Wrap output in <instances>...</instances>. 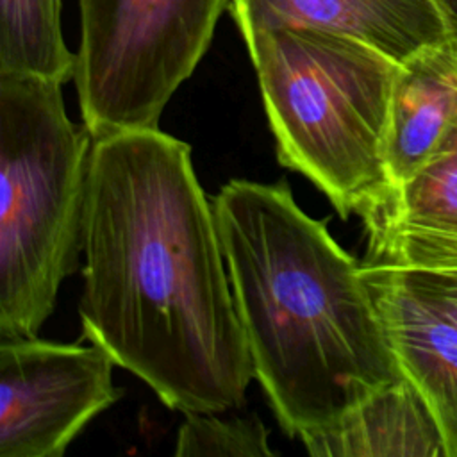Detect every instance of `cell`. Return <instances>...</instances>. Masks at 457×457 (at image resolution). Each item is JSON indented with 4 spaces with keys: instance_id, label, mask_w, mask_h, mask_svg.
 I'll list each match as a JSON object with an SVG mask.
<instances>
[{
    "instance_id": "1",
    "label": "cell",
    "mask_w": 457,
    "mask_h": 457,
    "mask_svg": "<svg viewBox=\"0 0 457 457\" xmlns=\"http://www.w3.org/2000/svg\"><path fill=\"white\" fill-rule=\"evenodd\" d=\"M82 337L187 412L245 403L253 364L191 146L159 129L93 139Z\"/></svg>"
},
{
    "instance_id": "2",
    "label": "cell",
    "mask_w": 457,
    "mask_h": 457,
    "mask_svg": "<svg viewBox=\"0 0 457 457\" xmlns=\"http://www.w3.org/2000/svg\"><path fill=\"white\" fill-rule=\"evenodd\" d=\"M211 202L253 377L287 436L330 428L403 377L362 264L286 180L232 179Z\"/></svg>"
},
{
    "instance_id": "3",
    "label": "cell",
    "mask_w": 457,
    "mask_h": 457,
    "mask_svg": "<svg viewBox=\"0 0 457 457\" xmlns=\"http://www.w3.org/2000/svg\"><path fill=\"white\" fill-rule=\"evenodd\" d=\"M246 43L277 159L362 220L391 196L384 141L398 62L311 27L261 29Z\"/></svg>"
},
{
    "instance_id": "4",
    "label": "cell",
    "mask_w": 457,
    "mask_h": 457,
    "mask_svg": "<svg viewBox=\"0 0 457 457\" xmlns=\"http://www.w3.org/2000/svg\"><path fill=\"white\" fill-rule=\"evenodd\" d=\"M61 87L0 73V339L37 336L82 252L93 136Z\"/></svg>"
},
{
    "instance_id": "5",
    "label": "cell",
    "mask_w": 457,
    "mask_h": 457,
    "mask_svg": "<svg viewBox=\"0 0 457 457\" xmlns=\"http://www.w3.org/2000/svg\"><path fill=\"white\" fill-rule=\"evenodd\" d=\"M228 0H79L75 86L93 139L159 129L205 55Z\"/></svg>"
},
{
    "instance_id": "6",
    "label": "cell",
    "mask_w": 457,
    "mask_h": 457,
    "mask_svg": "<svg viewBox=\"0 0 457 457\" xmlns=\"http://www.w3.org/2000/svg\"><path fill=\"white\" fill-rule=\"evenodd\" d=\"M96 343L0 339V457H61L123 389Z\"/></svg>"
},
{
    "instance_id": "7",
    "label": "cell",
    "mask_w": 457,
    "mask_h": 457,
    "mask_svg": "<svg viewBox=\"0 0 457 457\" xmlns=\"http://www.w3.org/2000/svg\"><path fill=\"white\" fill-rule=\"evenodd\" d=\"M362 275L402 373L430 407L457 457V316L411 268L362 262Z\"/></svg>"
},
{
    "instance_id": "8",
    "label": "cell",
    "mask_w": 457,
    "mask_h": 457,
    "mask_svg": "<svg viewBox=\"0 0 457 457\" xmlns=\"http://www.w3.org/2000/svg\"><path fill=\"white\" fill-rule=\"evenodd\" d=\"M364 221V262L457 271V120L436 154Z\"/></svg>"
},
{
    "instance_id": "9",
    "label": "cell",
    "mask_w": 457,
    "mask_h": 457,
    "mask_svg": "<svg viewBox=\"0 0 457 457\" xmlns=\"http://www.w3.org/2000/svg\"><path fill=\"white\" fill-rule=\"evenodd\" d=\"M241 37L271 27H311L359 39L402 64L450 37L434 0H228Z\"/></svg>"
},
{
    "instance_id": "10",
    "label": "cell",
    "mask_w": 457,
    "mask_h": 457,
    "mask_svg": "<svg viewBox=\"0 0 457 457\" xmlns=\"http://www.w3.org/2000/svg\"><path fill=\"white\" fill-rule=\"evenodd\" d=\"M457 120V37L427 46L398 66L384 141L393 189L436 154Z\"/></svg>"
},
{
    "instance_id": "11",
    "label": "cell",
    "mask_w": 457,
    "mask_h": 457,
    "mask_svg": "<svg viewBox=\"0 0 457 457\" xmlns=\"http://www.w3.org/2000/svg\"><path fill=\"white\" fill-rule=\"evenodd\" d=\"M300 439L314 457H446L441 428L405 375L373 391L330 428Z\"/></svg>"
},
{
    "instance_id": "12",
    "label": "cell",
    "mask_w": 457,
    "mask_h": 457,
    "mask_svg": "<svg viewBox=\"0 0 457 457\" xmlns=\"http://www.w3.org/2000/svg\"><path fill=\"white\" fill-rule=\"evenodd\" d=\"M77 54L61 29V0H0V73L61 84L75 77Z\"/></svg>"
},
{
    "instance_id": "13",
    "label": "cell",
    "mask_w": 457,
    "mask_h": 457,
    "mask_svg": "<svg viewBox=\"0 0 457 457\" xmlns=\"http://www.w3.org/2000/svg\"><path fill=\"white\" fill-rule=\"evenodd\" d=\"M218 412H187L177 434V457H261L275 455L264 423L250 416L220 418Z\"/></svg>"
},
{
    "instance_id": "14",
    "label": "cell",
    "mask_w": 457,
    "mask_h": 457,
    "mask_svg": "<svg viewBox=\"0 0 457 457\" xmlns=\"http://www.w3.org/2000/svg\"><path fill=\"white\" fill-rule=\"evenodd\" d=\"M405 268V266H403ZM414 275L439 298L446 302L452 312L457 316V271H436V270H421L411 268Z\"/></svg>"
},
{
    "instance_id": "15",
    "label": "cell",
    "mask_w": 457,
    "mask_h": 457,
    "mask_svg": "<svg viewBox=\"0 0 457 457\" xmlns=\"http://www.w3.org/2000/svg\"><path fill=\"white\" fill-rule=\"evenodd\" d=\"M434 2L446 21L450 36L457 37V0H434Z\"/></svg>"
}]
</instances>
